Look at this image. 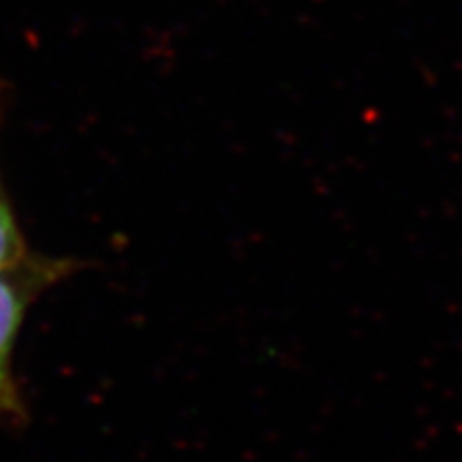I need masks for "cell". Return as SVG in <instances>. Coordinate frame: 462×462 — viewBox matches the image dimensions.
Segmentation results:
<instances>
[{"label": "cell", "mask_w": 462, "mask_h": 462, "mask_svg": "<svg viewBox=\"0 0 462 462\" xmlns=\"http://www.w3.org/2000/svg\"><path fill=\"white\" fill-rule=\"evenodd\" d=\"M71 257L28 255L0 268V429L24 415L22 390L15 379V346L31 306L58 282L78 273Z\"/></svg>", "instance_id": "cell-1"}, {"label": "cell", "mask_w": 462, "mask_h": 462, "mask_svg": "<svg viewBox=\"0 0 462 462\" xmlns=\"http://www.w3.org/2000/svg\"><path fill=\"white\" fill-rule=\"evenodd\" d=\"M28 255L31 251H28L24 231L20 227L7 190L0 180V268L22 262Z\"/></svg>", "instance_id": "cell-2"}]
</instances>
